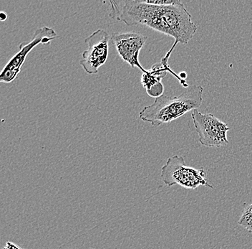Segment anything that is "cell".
<instances>
[{"label": "cell", "instance_id": "11", "mask_svg": "<svg viewBox=\"0 0 252 249\" xmlns=\"http://www.w3.org/2000/svg\"><path fill=\"white\" fill-rule=\"evenodd\" d=\"M3 249H24L13 242L7 241Z\"/></svg>", "mask_w": 252, "mask_h": 249}, {"label": "cell", "instance_id": "8", "mask_svg": "<svg viewBox=\"0 0 252 249\" xmlns=\"http://www.w3.org/2000/svg\"><path fill=\"white\" fill-rule=\"evenodd\" d=\"M170 56H171L170 55L166 53L162 58L160 63L154 64L150 70H146V72H142L141 84L146 89V93L149 97L157 99L163 95L164 86L162 83V80L166 76L168 72H170L175 78H177L183 87L186 89H188L189 87L187 81L181 79L179 74H176L171 70L168 65V59Z\"/></svg>", "mask_w": 252, "mask_h": 249}, {"label": "cell", "instance_id": "7", "mask_svg": "<svg viewBox=\"0 0 252 249\" xmlns=\"http://www.w3.org/2000/svg\"><path fill=\"white\" fill-rule=\"evenodd\" d=\"M148 37L135 32L114 33L112 34V43L119 56L132 68H138L142 72L146 71L139 62V54L146 44Z\"/></svg>", "mask_w": 252, "mask_h": 249}, {"label": "cell", "instance_id": "5", "mask_svg": "<svg viewBox=\"0 0 252 249\" xmlns=\"http://www.w3.org/2000/svg\"><path fill=\"white\" fill-rule=\"evenodd\" d=\"M198 141L207 147H221L228 144L227 134L229 127L211 113L205 114L193 110L191 114Z\"/></svg>", "mask_w": 252, "mask_h": 249}, {"label": "cell", "instance_id": "10", "mask_svg": "<svg viewBox=\"0 0 252 249\" xmlns=\"http://www.w3.org/2000/svg\"><path fill=\"white\" fill-rule=\"evenodd\" d=\"M145 3L158 6H169L180 4V0H143Z\"/></svg>", "mask_w": 252, "mask_h": 249}, {"label": "cell", "instance_id": "1", "mask_svg": "<svg viewBox=\"0 0 252 249\" xmlns=\"http://www.w3.org/2000/svg\"><path fill=\"white\" fill-rule=\"evenodd\" d=\"M110 17L127 26L143 25L173 37V49L178 43L188 44L197 32V25L192 21L191 15L182 2L158 6L147 4L143 0H127L110 1Z\"/></svg>", "mask_w": 252, "mask_h": 249}, {"label": "cell", "instance_id": "2", "mask_svg": "<svg viewBox=\"0 0 252 249\" xmlns=\"http://www.w3.org/2000/svg\"><path fill=\"white\" fill-rule=\"evenodd\" d=\"M203 93L202 86L193 85L178 97L161 96L152 105L145 107L140 111L139 118L153 127L168 124L192 110L198 109L202 105Z\"/></svg>", "mask_w": 252, "mask_h": 249}, {"label": "cell", "instance_id": "6", "mask_svg": "<svg viewBox=\"0 0 252 249\" xmlns=\"http://www.w3.org/2000/svg\"><path fill=\"white\" fill-rule=\"evenodd\" d=\"M109 34L102 29L97 30L85 39L88 48L82 54L80 64L87 73H97L99 69L106 63L109 53Z\"/></svg>", "mask_w": 252, "mask_h": 249}, {"label": "cell", "instance_id": "3", "mask_svg": "<svg viewBox=\"0 0 252 249\" xmlns=\"http://www.w3.org/2000/svg\"><path fill=\"white\" fill-rule=\"evenodd\" d=\"M160 177L163 183L168 187L178 185L188 190H195L200 186H205L214 189L208 181L204 168L196 169L187 166L182 156L169 157L162 167Z\"/></svg>", "mask_w": 252, "mask_h": 249}, {"label": "cell", "instance_id": "4", "mask_svg": "<svg viewBox=\"0 0 252 249\" xmlns=\"http://www.w3.org/2000/svg\"><path fill=\"white\" fill-rule=\"evenodd\" d=\"M59 37L54 29L49 27H42L36 30L32 39L29 42H22L20 50L15 56L8 61L0 75L1 83H12L18 76L23 68L27 57L35 47L39 44H48L52 40Z\"/></svg>", "mask_w": 252, "mask_h": 249}, {"label": "cell", "instance_id": "9", "mask_svg": "<svg viewBox=\"0 0 252 249\" xmlns=\"http://www.w3.org/2000/svg\"><path fill=\"white\" fill-rule=\"evenodd\" d=\"M238 224L252 233V203L244 204L243 212L238 220Z\"/></svg>", "mask_w": 252, "mask_h": 249}]
</instances>
